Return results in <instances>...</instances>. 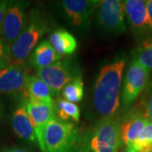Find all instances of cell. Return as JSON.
Returning a JSON list of instances; mask_svg holds the SVG:
<instances>
[{"instance_id": "obj_1", "label": "cell", "mask_w": 152, "mask_h": 152, "mask_svg": "<svg viewBox=\"0 0 152 152\" xmlns=\"http://www.w3.org/2000/svg\"><path fill=\"white\" fill-rule=\"evenodd\" d=\"M126 60L118 58L103 66L94 86L93 107L102 118L118 116L120 89Z\"/></svg>"}, {"instance_id": "obj_2", "label": "cell", "mask_w": 152, "mask_h": 152, "mask_svg": "<svg viewBox=\"0 0 152 152\" xmlns=\"http://www.w3.org/2000/svg\"><path fill=\"white\" fill-rule=\"evenodd\" d=\"M47 30L48 21L43 13L39 10H32L28 14L25 28L10 47L11 64L24 65Z\"/></svg>"}, {"instance_id": "obj_3", "label": "cell", "mask_w": 152, "mask_h": 152, "mask_svg": "<svg viewBox=\"0 0 152 152\" xmlns=\"http://www.w3.org/2000/svg\"><path fill=\"white\" fill-rule=\"evenodd\" d=\"M44 145L46 152H76L79 129L75 124L55 117L46 126Z\"/></svg>"}, {"instance_id": "obj_4", "label": "cell", "mask_w": 152, "mask_h": 152, "mask_svg": "<svg viewBox=\"0 0 152 152\" xmlns=\"http://www.w3.org/2000/svg\"><path fill=\"white\" fill-rule=\"evenodd\" d=\"M120 122L118 116L103 118L98 122L90 140L91 152H119Z\"/></svg>"}, {"instance_id": "obj_5", "label": "cell", "mask_w": 152, "mask_h": 152, "mask_svg": "<svg viewBox=\"0 0 152 152\" xmlns=\"http://www.w3.org/2000/svg\"><path fill=\"white\" fill-rule=\"evenodd\" d=\"M79 75L76 64L69 58H62L44 69L36 71V76L48 85L53 96H58L67 84Z\"/></svg>"}, {"instance_id": "obj_6", "label": "cell", "mask_w": 152, "mask_h": 152, "mask_svg": "<svg viewBox=\"0 0 152 152\" xmlns=\"http://www.w3.org/2000/svg\"><path fill=\"white\" fill-rule=\"evenodd\" d=\"M151 72L133 59L126 73L121 94L124 108H129L150 83Z\"/></svg>"}, {"instance_id": "obj_7", "label": "cell", "mask_w": 152, "mask_h": 152, "mask_svg": "<svg viewBox=\"0 0 152 152\" xmlns=\"http://www.w3.org/2000/svg\"><path fill=\"white\" fill-rule=\"evenodd\" d=\"M98 23L104 31L112 35H122L127 30L124 1H100L96 9Z\"/></svg>"}, {"instance_id": "obj_8", "label": "cell", "mask_w": 152, "mask_h": 152, "mask_svg": "<svg viewBox=\"0 0 152 152\" xmlns=\"http://www.w3.org/2000/svg\"><path fill=\"white\" fill-rule=\"evenodd\" d=\"M124 3L125 16L131 31L137 42L152 37V28L149 20L146 1L126 0Z\"/></svg>"}, {"instance_id": "obj_9", "label": "cell", "mask_w": 152, "mask_h": 152, "mask_svg": "<svg viewBox=\"0 0 152 152\" xmlns=\"http://www.w3.org/2000/svg\"><path fill=\"white\" fill-rule=\"evenodd\" d=\"M27 2L10 1L6 9L1 37L10 47L21 33L27 21Z\"/></svg>"}, {"instance_id": "obj_10", "label": "cell", "mask_w": 152, "mask_h": 152, "mask_svg": "<svg viewBox=\"0 0 152 152\" xmlns=\"http://www.w3.org/2000/svg\"><path fill=\"white\" fill-rule=\"evenodd\" d=\"M26 111L37 139L38 146L42 152H46L44 145V132L46 126L56 117L55 104L43 103L27 100Z\"/></svg>"}, {"instance_id": "obj_11", "label": "cell", "mask_w": 152, "mask_h": 152, "mask_svg": "<svg viewBox=\"0 0 152 152\" xmlns=\"http://www.w3.org/2000/svg\"><path fill=\"white\" fill-rule=\"evenodd\" d=\"M61 3L66 18L71 25L79 29H86L90 26L100 1L64 0Z\"/></svg>"}, {"instance_id": "obj_12", "label": "cell", "mask_w": 152, "mask_h": 152, "mask_svg": "<svg viewBox=\"0 0 152 152\" xmlns=\"http://www.w3.org/2000/svg\"><path fill=\"white\" fill-rule=\"evenodd\" d=\"M28 75L23 66L10 64L0 69V93L8 95L22 94L26 96Z\"/></svg>"}, {"instance_id": "obj_13", "label": "cell", "mask_w": 152, "mask_h": 152, "mask_svg": "<svg viewBox=\"0 0 152 152\" xmlns=\"http://www.w3.org/2000/svg\"><path fill=\"white\" fill-rule=\"evenodd\" d=\"M150 120L145 112L142 110L132 111L120 122L121 146H125L134 141Z\"/></svg>"}, {"instance_id": "obj_14", "label": "cell", "mask_w": 152, "mask_h": 152, "mask_svg": "<svg viewBox=\"0 0 152 152\" xmlns=\"http://www.w3.org/2000/svg\"><path fill=\"white\" fill-rule=\"evenodd\" d=\"M26 102L27 99L24 98L13 111L11 116L12 129L20 139L28 143L38 145L37 136L26 111Z\"/></svg>"}, {"instance_id": "obj_15", "label": "cell", "mask_w": 152, "mask_h": 152, "mask_svg": "<svg viewBox=\"0 0 152 152\" xmlns=\"http://www.w3.org/2000/svg\"><path fill=\"white\" fill-rule=\"evenodd\" d=\"M63 58L56 53L49 41L44 40L33 50L29 62L35 70L37 71L54 64Z\"/></svg>"}, {"instance_id": "obj_16", "label": "cell", "mask_w": 152, "mask_h": 152, "mask_svg": "<svg viewBox=\"0 0 152 152\" xmlns=\"http://www.w3.org/2000/svg\"><path fill=\"white\" fill-rule=\"evenodd\" d=\"M53 94L48 85L36 75H28L26 84V97L29 101L55 104Z\"/></svg>"}, {"instance_id": "obj_17", "label": "cell", "mask_w": 152, "mask_h": 152, "mask_svg": "<svg viewBox=\"0 0 152 152\" xmlns=\"http://www.w3.org/2000/svg\"><path fill=\"white\" fill-rule=\"evenodd\" d=\"M49 42L61 57L73 54L78 47L76 38L64 29H58L51 33Z\"/></svg>"}, {"instance_id": "obj_18", "label": "cell", "mask_w": 152, "mask_h": 152, "mask_svg": "<svg viewBox=\"0 0 152 152\" xmlns=\"http://www.w3.org/2000/svg\"><path fill=\"white\" fill-rule=\"evenodd\" d=\"M124 152H152V122L149 121L135 140L124 146Z\"/></svg>"}, {"instance_id": "obj_19", "label": "cell", "mask_w": 152, "mask_h": 152, "mask_svg": "<svg viewBox=\"0 0 152 152\" xmlns=\"http://www.w3.org/2000/svg\"><path fill=\"white\" fill-rule=\"evenodd\" d=\"M55 112L56 117L62 121H67L70 118L76 123L80 121V109L79 106L63 98H58V101L55 102Z\"/></svg>"}, {"instance_id": "obj_20", "label": "cell", "mask_w": 152, "mask_h": 152, "mask_svg": "<svg viewBox=\"0 0 152 152\" xmlns=\"http://www.w3.org/2000/svg\"><path fill=\"white\" fill-rule=\"evenodd\" d=\"M63 99L72 103L80 102L84 96V82L80 75L69 84H67L61 91Z\"/></svg>"}, {"instance_id": "obj_21", "label": "cell", "mask_w": 152, "mask_h": 152, "mask_svg": "<svg viewBox=\"0 0 152 152\" xmlns=\"http://www.w3.org/2000/svg\"><path fill=\"white\" fill-rule=\"evenodd\" d=\"M134 59L147 70L152 72V37L145 39L139 43Z\"/></svg>"}, {"instance_id": "obj_22", "label": "cell", "mask_w": 152, "mask_h": 152, "mask_svg": "<svg viewBox=\"0 0 152 152\" xmlns=\"http://www.w3.org/2000/svg\"><path fill=\"white\" fill-rule=\"evenodd\" d=\"M11 64L10 46L0 37V69Z\"/></svg>"}, {"instance_id": "obj_23", "label": "cell", "mask_w": 152, "mask_h": 152, "mask_svg": "<svg viewBox=\"0 0 152 152\" xmlns=\"http://www.w3.org/2000/svg\"><path fill=\"white\" fill-rule=\"evenodd\" d=\"M148 88L145 96H143V103H144V107H145V112L146 113L147 118L149 120L152 122V82L149 83L148 85Z\"/></svg>"}, {"instance_id": "obj_24", "label": "cell", "mask_w": 152, "mask_h": 152, "mask_svg": "<svg viewBox=\"0 0 152 152\" xmlns=\"http://www.w3.org/2000/svg\"><path fill=\"white\" fill-rule=\"evenodd\" d=\"M8 3H9V1H0V37H1L3 24H4V15H5Z\"/></svg>"}, {"instance_id": "obj_25", "label": "cell", "mask_w": 152, "mask_h": 152, "mask_svg": "<svg viewBox=\"0 0 152 152\" xmlns=\"http://www.w3.org/2000/svg\"><path fill=\"white\" fill-rule=\"evenodd\" d=\"M0 152H29V151H26V149H24V148L13 146V147H8V148H5V149H4V150L0 151Z\"/></svg>"}, {"instance_id": "obj_26", "label": "cell", "mask_w": 152, "mask_h": 152, "mask_svg": "<svg viewBox=\"0 0 152 152\" xmlns=\"http://www.w3.org/2000/svg\"><path fill=\"white\" fill-rule=\"evenodd\" d=\"M147 11H148V15H149V20L152 28V0H148L146 1Z\"/></svg>"}, {"instance_id": "obj_27", "label": "cell", "mask_w": 152, "mask_h": 152, "mask_svg": "<svg viewBox=\"0 0 152 152\" xmlns=\"http://www.w3.org/2000/svg\"><path fill=\"white\" fill-rule=\"evenodd\" d=\"M4 104L0 99V124L4 120Z\"/></svg>"}]
</instances>
